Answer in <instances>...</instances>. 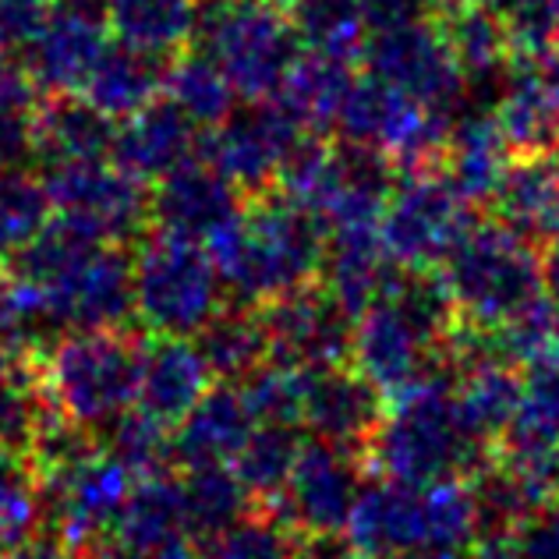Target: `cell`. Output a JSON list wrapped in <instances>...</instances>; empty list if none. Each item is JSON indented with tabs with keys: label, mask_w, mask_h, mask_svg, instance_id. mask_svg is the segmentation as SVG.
I'll return each instance as SVG.
<instances>
[{
	"label": "cell",
	"mask_w": 559,
	"mask_h": 559,
	"mask_svg": "<svg viewBox=\"0 0 559 559\" xmlns=\"http://www.w3.org/2000/svg\"><path fill=\"white\" fill-rule=\"evenodd\" d=\"M521 393H524V376L503 355H481L461 365L457 376H453V396H457L464 418L489 443L503 436L510 418L518 415Z\"/></svg>",
	"instance_id": "29"
},
{
	"label": "cell",
	"mask_w": 559,
	"mask_h": 559,
	"mask_svg": "<svg viewBox=\"0 0 559 559\" xmlns=\"http://www.w3.org/2000/svg\"><path fill=\"white\" fill-rule=\"evenodd\" d=\"M131 259L135 316L156 336H195L219 312L224 280L210 248L164 230H145Z\"/></svg>",
	"instance_id": "5"
},
{
	"label": "cell",
	"mask_w": 559,
	"mask_h": 559,
	"mask_svg": "<svg viewBox=\"0 0 559 559\" xmlns=\"http://www.w3.org/2000/svg\"><path fill=\"white\" fill-rule=\"evenodd\" d=\"M361 485V453L316 439V443H301L284 489L266 507L298 535H341Z\"/></svg>",
	"instance_id": "11"
},
{
	"label": "cell",
	"mask_w": 559,
	"mask_h": 559,
	"mask_svg": "<svg viewBox=\"0 0 559 559\" xmlns=\"http://www.w3.org/2000/svg\"><path fill=\"white\" fill-rule=\"evenodd\" d=\"M53 216L43 178L25 167H0V259L33 241Z\"/></svg>",
	"instance_id": "38"
},
{
	"label": "cell",
	"mask_w": 559,
	"mask_h": 559,
	"mask_svg": "<svg viewBox=\"0 0 559 559\" xmlns=\"http://www.w3.org/2000/svg\"><path fill=\"white\" fill-rule=\"evenodd\" d=\"M301 439L298 425H255V432L248 436V443L234 457V471L245 481V489L252 499H270L284 489L294 461H298Z\"/></svg>",
	"instance_id": "36"
},
{
	"label": "cell",
	"mask_w": 559,
	"mask_h": 559,
	"mask_svg": "<svg viewBox=\"0 0 559 559\" xmlns=\"http://www.w3.org/2000/svg\"><path fill=\"white\" fill-rule=\"evenodd\" d=\"M96 4H99V0H96Z\"/></svg>",
	"instance_id": "50"
},
{
	"label": "cell",
	"mask_w": 559,
	"mask_h": 559,
	"mask_svg": "<svg viewBox=\"0 0 559 559\" xmlns=\"http://www.w3.org/2000/svg\"><path fill=\"white\" fill-rule=\"evenodd\" d=\"M552 361H559V308H556V326H552Z\"/></svg>",
	"instance_id": "45"
},
{
	"label": "cell",
	"mask_w": 559,
	"mask_h": 559,
	"mask_svg": "<svg viewBox=\"0 0 559 559\" xmlns=\"http://www.w3.org/2000/svg\"><path fill=\"white\" fill-rule=\"evenodd\" d=\"M145 341L117 330H68L36 365L43 393L64 418L103 429L139 393Z\"/></svg>",
	"instance_id": "4"
},
{
	"label": "cell",
	"mask_w": 559,
	"mask_h": 559,
	"mask_svg": "<svg viewBox=\"0 0 559 559\" xmlns=\"http://www.w3.org/2000/svg\"><path fill=\"white\" fill-rule=\"evenodd\" d=\"M358 75V61L322 50H301L284 85L273 96L284 103V110L308 131H330L341 114V103Z\"/></svg>",
	"instance_id": "27"
},
{
	"label": "cell",
	"mask_w": 559,
	"mask_h": 559,
	"mask_svg": "<svg viewBox=\"0 0 559 559\" xmlns=\"http://www.w3.org/2000/svg\"><path fill=\"white\" fill-rule=\"evenodd\" d=\"M471 219L475 205L443 178V170H411L396 174L379 219V238L396 266L439 270Z\"/></svg>",
	"instance_id": "7"
},
{
	"label": "cell",
	"mask_w": 559,
	"mask_h": 559,
	"mask_svg": "<svg viewBox=\"0 0 559 559\" xmlns=\"http://www.w3.org/2000/svg\"><path fill=\"white\" fill-rule=\"evenodd\" d=\"M273 4H280V8H284V11H294V8H298V4H305V0H273Z\"/></svg>",
	"instance_id": "46"
},
{
	"label": "cell",
	"mask_w": 559,
	"mask_h": 559,
	"mask_svg": "<svg viewBox=\"0 0 559 559\" xmlns=\"http://www.w3.org/2000/svg\"><path fill=\"white\" fill-rule=\"evenodd\" d=\"M308 135L276 99L245 103L224 124L202 135V156L241 188L245 199L273 191L290 150Z\"/></svg>",
	"instance_id": "10"
},
{
	"label": "cell",
	"mask_w": 559,
	"mask_h": 559,
	"mask_svg": "<svg viewBox=\"0 0 559 559\" xmlns=\"http://www.w3.org/2000/svg\"><path fill=\"white\" fill-rule=\"evenodd\" d=\"M39 99L22 57H0V167H28L36 159Z\"/></svg>",
	"instance_id": "34"
},
{
	"label": "cell",
	"mask_w": 559,
	"mask_h": 559,
	"mask_svg": "<svg viewBox=\"0 0 559 559\" xmlns=\"http://www.w3.org/2000/svg\"><path fill=\"white\" fill-rule=\"evenodd\" d=\"M556 159H559V153H556Z\"/></svg>",
	"instance_id": "49"
},
{
	"label": "cell",
	"mask_w": 559,
	"mask_h": 559,
	"mask_svg": "<svg viewBox=\"0 0 559 559\" xmlns=\"http://www.w3.org/2000/svg\"><path fill=\"white\" fill-rule=\"evenodd\" d=\"M510 164V150L492 110H461L453 117L439 170L471 205H489Z\"/></svg>",
	"instance_id": "25"
},
{
	"label": "cell",
	"mask_w": 559,
	"mask_h": 559,
	"mask_svg": "<svg viewBox=\"0 0 559 559\" xmlns=\"http://www.w3.org/2000/svg\"><path fill=\"white\" fill-rule=\"evenodd\" d=\"M213 372L202 361L199 347L188 336H156L145 341L142 376H139V411L159 421L164 429H178L181 418L210 390Z\"/></svg>",
	"instance_id": "21"
},
{
	"label": "cell",
	"mask_w": 559,
	"mask_h": 559,
	"mask_svg": "<svg viewBox=\"0 0 559 559\" xmlns=\"http://www.w3.org/2000/svg\"><path fill=\"white\" fill-rule=\"evenodd\" d=\"M99 11L114 43L153 61L167 64L199 47L202 0H99Z\"/></svg>",
	"instance_id": "20"
},
{
	"label": "cell",
	"mask_w": 559,
	"mask_h": 559,
	"mask_svg": "<svg viewBox=\"0 0 559 559\" xmlns=\"http://www.w3.org/2000/svg\"><path fill=\"white\" fill-rule=\"evenodd\" d=\"M499 439L510 443L559 447V361L546 358L527 369L518 415L510 418Z\"/></svg>",
	"instance_id": "39"
},
{
	"label": "cell",
	"mask_w": 559,
	"mask_h": 559,
	"mask_svg": "<svg viewBox=\"0 0 559 559\" xmlns=\"http://www.w3.org/2000/svg\"><path fill=\"white\" fill-rule=\"evenodd\" d=\"M199 43L245 103L273 99L305 50L290 11L273 0H216Z\"/></svg>",
	"instance_id": "6"
},
{
	"label": "cell",
	"mask_w": 559,
	"mask_h": 559,
	"mask_svg": "<svg viewBox=\"0 0 559 559\" xmlns=\"http://www.w3.org/2000/svg\"><path fill=\"white\" fill-rule=\"evenodd\" d=\"M344 532L350 546L369 559H404L429 552L425 489L396 478L365 481Z\"/></svg>",
	"instance_id": "18"
},
{
	"label": "cell",
	"mask_w": 559,
	"mask_h": 559,
	"mask_svg": "<svg viewBox=\"0 0 559 559\" xmlns=\"http://www.w3.org/2000/svg\"><path fill=\"white\" fill-rule=\"evenodd\" d=\"M301 535L287 527L270 510L241 513L238 521L219 527L213 535H202L195 559H294Z\"/></svg>",
	"instance_id": "35"
},
{
	"label": "cell",
	"mask_w": 559,
	"mask_h": 559,
	"mask_svg": "<svg viewBox=\"0 0 559 559\" xmlns=\"http://www.w3.org/2000/svg\"><path fill=\"white\" fill-rule=\"evenodd\" d=\"M450 53L457 57L467 85H496L513 53L510 28L496 4H450L432 14Z\"/></svg>",
	"instance_id": "26"
},
{
	"label": "cell",
	"mask_w": 559,
	"mask_h": 559,
	"mask_svg": "<svg viewBox=\"0 0 559 559\" xmlns=\"http://www.w3.org/2000/svg\"><path fill=\"white\" fill-rule=\"evenodd\" d=\"M99 436V450L121 464L128 475H159L170 464V429H164L159 421H153L142 411H124L114 421H107Z\"/></svg>",
	"instance_id": "37"
},
{
	"label": "cell",
	"mask_w": 559,
	"mask_h": 559,
	"mask_svg": "<svg viewBox=\"0 0 559 559\" xmlns=\"http://www.w3.org/2000/svg\"><path fill=\"white\" fill-rule=\"evenodd\" d=\"M457 319L478 330H499L546 294L542 248L499 219H481L457 238L439 262Z\"/></svg>",
	"instance_id": "3"
},
{
	"label": "cell",
	"mask_w": 559,
	"mask_h": 559,
	"mask_svg": "<svg viewBox=\"0 0 559 559\" xmlns=\"http://www.w3.org/2000/svg\"><path fill=\"white\" fill-rule=\"evenodd\" d=\"M164 96L170 103H178L202 131L224 124L234 114V103H238V93H234V85L219 71V64L205 50L199 53V47L167 61Z\"/></svg>",
	"instance_id": "32"
},
{
	"label": "cell",
	"mask_w": 559,
	"mask_h": 559,
	"mask_svg": "<svg viewBox=\"0 0 559 559\" xmlns=\"http://www.w3.org/2000/svg\"><path fill=\"white\" fill-rule=\"evenodd\" d=\"M241 188L227 181L205 156H191L150 188V227L205 245L241 213Z\"/></svg>",
	"instance_id": "17"
},
{
	"label": "cell",
	"mask_w": 559,
	"mask_h": 559,
	"mask_svg": "<svg viewBox=\"0 0 559 559\" xmlns=\"http://www.w3.org/2000/svg\"><path fill=\"white\" fill-rule=\"evenodd\" d=\"M255 415L248 407L241 386L234 390L227 382L210 386L202 401L181 418L170 432V461L181 467L195 464H227L241 453L248 436L255 432Z\"/></svg>",
	"instance_id": "22"
},
{
	"label": "cell",
	"mask_w": 559,
	"mask_h": 559,
	"mask_svg": "<svg viewBox=\"0 0 559 559\" xmlns=\"http://www.w3.org/2000/svg\"><path fill=\"white\" fill-rule=\"evenodd\" d=\"M358 64L447 117H457L471 93L457 57L450 53L432 14H418L411 22L372 33L365 39Z\"/></svg>",
	"instance_id": "9"
},
{
	"label": "cell",
	"mask_w": 559,
	"mask_h": 559,
	"mask_svg": "<svg viewBox=\"0 0 559 559\" xmlns=\"http://www.w3.org/2000/svg\"><path fill=\"white\" fill-rule=\"evenodd\" d=\"M53 0H0V57H19Z\"/></svg>",
	"instance_id": "40"
},
{
	"label": "cell",
	"mask_w": 559,
	"mask_h": 559,
	"mask_svg": "<svg viewBox=\"0 0 559 559\" xmlns=\"http://www.w3.org/2000/svg\"><path fill=\"white\" fill-rule=\"evenodd\" d=\"M450 4H457V0H418V8H421L425 14H436V11H443V8H450Z\"/></svg>",
	"instance_id": "44"
},
{
	"label": "cell",
	"mask_w": 559,
	"mask_h": 559,
	"mask_svg": "<svg viewBox=\"0 0 559 559\" xmlns=\"http://www.w3.org/2000/svg\"><path fill=\"white\" fill-rule=\"evenodd\" d=\"M43 188L53 216L107 245L139 241L150 230V188L114 159L47 167Z\"/></svg>",
	"instance_id": "8"
},
{
	"label": "cell",
	"mask_w": 559,
	"mask_h": 559,
	"mask_svg": "<svg viewBox=\"0 0 559 559\" xmlns=\"http://www.w3.org/2000/svg\"><path fill=\"white\" fill-rule=\"evenodd\" d=\"M14 355H19V350H11L4 341H0V382H4L14 369H19V365H14Z\"/></svg>",
	"instance_id": "43"
},
{
	"label": "cell",
	"mask_w": 559,
	"mask_h": 559,
	"mask_svg": "<svg viewBox=\"0 0 559 559\" xmlns=\"http://www.w3.org/2000/svg\"><path fill=\"white\" fill-rule=\"evenodd\" d=\"M185 535H188V527H185L178 478H167L164 471H159V475H145L135 489L128 492V503L121 510V521H117L114 542H121V549L128 556L142 559L170 546V542H181Z\"/></svg>",
	"instance_id": "30"
},
{
	"label": "cell",
	"mask_w": 559,
	"mask_h": 559,
	"mask_svg": "<svg viewBox=\"0 0 559 559\" xmlns=\"http://www.w3.org/2000/svg\"><path fill=\"white\" fill-rule=\"evenodd\" d=\"M382 415H386L382 390L365 372L344 365L301 372V425H308L322 443L369 457Z\"/></svg>",
	"instance_id": "16"
},
{
	"label": "cell",
	"mask_w": 559,
	"mask_h": 559,
	"mask_svg": "<svg viewBox=\"0 0 559 559\" xmlns=\"http://www.w3.org/2000/svg\"><path fill=\"white\" fill-rule=\"evenodd\" d=\"M489 210L499 224H507L521 238L542 248L559 230V159L556 156L510 159L489 199Z\"/></svg>",
	"instance_id": "24"
},
{
	"label": "cell",
	"mask_w": 559,
	"mask_h": 559,
	"mask_svg": "<svg viewBox=\"0 0 559 559\" xmlns=\"http://www.w3.org/2000/svg\"><path fill=\"white\" fill-rule=\"evenodd\" d=\"M213 4H216V0H213Z\"/></svg>",
	"instance_id": "51"
},
{
	"label": "cell",
	"mask_w": 559,
	"mask_h": 559,
	"mask_svg": "<svg viewBox=\"0 0 559 559\" xmlns=\"http://www.w3.org/2000/svg\"><path fill=\"white\" fill-rule=\"evenodd\" d=\"M39 290L57 333L117 330L135 312L131 298V259L121 245H99L79 266H71Z\"/></svg>",
	"instance_id": "15"
},
{
	"label": "cell",
	"mask_w": 559,
	"mask_h": 559,
	"mask_svg": "<svg viewBox=\"0 0 559 559\" xmlns=\"http://www.w3.org/2000/svg\"><path fill=\"white\" fill-rule=\"evenodd\" d=\"M202 135L205 131L191 121L178 103L159 96L124 117V121H117L110 159L150 185L174 167L188 164L191 156H202Z\"/></svg>",
	"instance_id": "19"
},
{
	"label": "cell",
	"mask_w": 559,
	"mask_h": 559,
	"mask_svg": "<svg viewBox=\"0 0 559 559\" xmlns=\"http://www.w3.org/2000/svg\"><path fill=\"white\" fill-rule=\"evenodd\" d=\"M164 61H153V57L135 53L110 39L79 96L90 99L96 110L114 117V121H124L145 103L164 96Z\"/></svg>",
	"instance_id": "28"
},
{
	"label": "cell",
	"mask_w": 559,
	"mask_h": 559,
	"mask_svg": "<svg viewBox=\"0 0 559 559\" xmlns=\"http://www.w3.org/2000/svg\"><path fill=\"white\" fill-rule=\"evenodd\" d=\"M191 344L199 347L202 361L210 365L213 379L219 382H245L270 361L266 326L252 305L219 308Z\"/></svg>",
	"instance_id": "31"
},
{
	"label": "cell",
	"mask_w": 559,
	"mask_h": 559,
	"mask_svg": "<svg viewBox=\"0 0 559 559\" xmlns=\"http://www.w3.org/2000/svg\"><path fill=\"white\" fill-rule=\"evenodd\" d=\"M117 121L82 96H43L36 110V159L43 170L110 159Z\"/></svg>",
	"instance_id": "23"
},
{
	"label": "cell",
	"mask_w": 559,
	"mask_h": 559,
	"mask_svg": "<svg viewBox=\"0 0 559 559\" xmlns=\"http://www.w3.org/2000/svg\"><path fill=\"white\" fill-rule=\"evenodd\" d=\"M178 492H181L185 527L199 538L238 521L241 513H248V503H252L238 471H230L227 464L185 467V475L178 478Z\"/></svg>",
	"instance_id": "33"
},
{
	"label": "cell",
	"mask_w": 559,
	"mask_h": 559,
	"mask_svg": "<svg viewBox=\"0 0 559 559\" xmlns=\"http://www.w3.org/2000/svg\"><path fill=\"white\" fill-rule=\"evenodd\" d=\"M270 361L290 372H316L350 361L355 316L322 284H308L259 308Z\"/></svg>",
	"instance_id": "12"
},
{
	"label": "cell",
	"mask_w": 559,
	"mask_h": 559,
	"mask_svg": "<svg viewBox=\"0 0 559 559\" xmlns=\"http://www.w3.org/2000/svg\"><path fill=\"white\" fill-rule=\"evenodd\" d=\"M393 396L396 404L382 415L369 447L386 478L407 485L467 481L489 464V439L471 429L447 376H429Z\"/></svg>",
	"instance_id": "2"
},
{
	"label": "cell",
	"mask_w": 559,
	"mask_h": 559,
	"mask_svg": "<svg viewBox=\"0 0 559 559\" xmlns=\"http://www.w3.org/2000/svg\"><path fill=\"white\" fill-rule=\"evenodd\" d=\"M521 559H559V496L518 527Z\"/></svg>",
	"instance_id": "41"
},
{
	"label": "cell",
	"mask_w": 559,
	"mask_h": 559,
	"mask_svg": "<svg viewBox=\"0 0 559 559\" xmlns=\"http://www.w3.org/2000/svg\"><path fill=\"white\" fill-rule=\"evenodd\" d=\"M326 238L330 230L316 213L273 188L245 199L241 213L219 227L205 248L234 298L266 305L280 294L316 284L326 259Z\"/></svg>",
	"instance_id": "1"
},
{
	"label": "cell",
	"mask_w": 559,
	"mask_h": 559,
	"mask_svg": "<svg viewBox=\"0 0 559 559\" xmlns=\"http://www.w3.org/2000/svg\"><path fill=\"white\" fill-rule=\"evenodd\" d=\"M355 4H358V14H361L365 33H369V36L425 14L418 8V0H355Z\"/></svg>",
	"instance_id": "42"
},
{
	"label": "cell",
	"mask_w": 559,
	"mask_h": 559,
	"mask_svg": "<svg viewBox=\"0 0 559 559\" xmlns=\"http://www.w3.org/2000/svg\"><path fill=\"white\" fill-rule=\"evenodd\" d=\"M107 43L110 33L96 0H53L19 57L43 96H79Z\"/></svg>",
	"instance_id": "14"
},
{
	"label": "cell",
	"mask_w": 559,
	"mask_h": 559,
	"mask_svg": "<svg viewBox=\"0 0 559 559\" xmlns=\"http://www.w3.org/2000/svg\"><path fill=\"white\" fill-rule=\"evenodd\" d=\"M457 4H499V0H457Z\"/></svg>",
	"instance_id": "48"
},
{
	"label": "cell",
	"mask_w": 559,
	"mask_h": 559,
	"mask_svg": "<svg viewBox=\"0 0 559 559\" xmlns=\"http://www.w3.org/2000/svg\"><path fill=\"white\" fill-rule=\"evenodd\" d=\"M492 117L510 159L559 153V57L513 47L496 82Z\"/></svg>",
	"instance_id": "13"
},
{
	"label": "cell",
	"mask_w": 559,
	"mask_h": 559,
	"mask_svg": "<svg viewBox=\"0 0 559 559\" xmlns=\"http://www.w3.org/2000/svg\"><path fill=\"white\" fill-rule=\"evenodd\" d=\"M549 50L559 57V25H556V33H552V43H549Z\"/></svg>",
	"instance_id": "47"
}]
</instances>
